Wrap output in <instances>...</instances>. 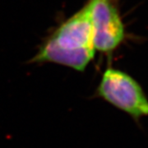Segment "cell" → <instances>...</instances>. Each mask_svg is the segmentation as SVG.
<instances>
[{
	"mask_svg": "<svg viewBox=\"0 0 148 148\" xmlns=\"http://www.w3.org/2000/svg\"><path fill=\"white\" fill-rule=\"evenodd\" d=\"M95 95L135 119L148 115V99L142 86L130 75L121 70L107 68Z\"/></svg>",
	"mask_w": 148,
	"mask_h": 148,
	"instance_id": "2",
	"label": "cell"
},
{
	"mask_svg": "<svg viewBox=\"0 0 148 148\" xmlns=\"http://www.w3.org/2000/svg\"><path fill=\"white\" fill-rule=\"evenodd\" d=\"M95 51L110 53L123 42L125 32L114 0H88Z\"/></svg>",
	"mask_w": 148,
	"mask_h": 148,
	"instance_id": "3",
	"label": "cell"
},
{
	"mask_svg": "<svg viewBox=\"0 0 148 148\" xmlns=\"http://www.w3.org/2000/svg\"><path fill=\"white\" fill-rule=\"evenodd\" d=\"M95 53L90 10L86 3L47 37L30 63H52L84 72Z\"/></svg>",
	"mask_w": 148,
	"mask_h": 148,
	"instance_id": "1",
	"label": "cell"
}]
</instances>
